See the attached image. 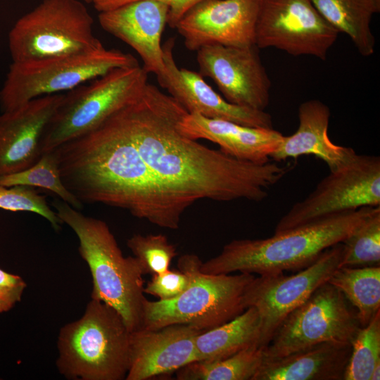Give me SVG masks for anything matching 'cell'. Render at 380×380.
Wrapping results in <instances>:
<instances>
[{
  "label": "cell",
  "mask_w": 380,
  "mask_h": 380,
  "mask_svg": "<svg viewBox=\"0 0 380 380\" xmlns=\"http://www.w3.org/2000/svg\"><path fill=\"white\" fill-rule=\"evenodd\" d=\"M0 185L37 186L53 193L78 210L84 207V203L64 185L55 151L43 153L39 160L27 169L0 177Z\"/></svg>",
  "instance_id": "4316f807"
},
{
  "label": "cell",
  "mask_w": 380,
  "mask_h": 380,
  "mask_svg": "<svg viewBox=\"0 0 380 380\" xmlns=\"http://www.w3.org/2000/svg\"><path fill=\"white\" fill-rule=\"evenodd\" d=\"M380 206V157L355 153L330 171L303 200L294 203L274 228V234L336 214Z\"/></svg>",
  "instance_id": "30bf717a"
},
{
  "label": "cell",
  "mask_w": 380,
  "mask_h": 380,
  "mask_svg": "<svg viewBox=\"0 0 380 380\" xmlns=\"http://www.w3.org/2000/svg\"><path fill=\"white\" fill-rule=\"evenodd\" d=\"M175 41V38H170L162 46L165 71L157 79L160 86L189 113L249 127L272 128V116L268 113L233 104L215 91L199 72L179 68L173 55Z\"/></svg>",
  "instance_id": "2e32d148"
},
{
  "label": "cell",
  "mask_w": 380,
  "mask_h": 380,
  "mask_svg": "<svg viewBox=\"0 0 380 380\" xmlns=\"http://www.w3.org/2000/svg\"><path fill=\"white\" fill-rule=\"evenodd\" d=\"M360 324L341 291L328 281L293 310L264 348L276 358L324 342L351 343Z\"/></svg>",
  "instance_id": "8fae6325"
},
{
  "label": "cell",
  "mask_w": 380,
  "mask_h": 380,
  "mask_svg": "<svg viewBox=\"0 0 380 380\" xmlns=\"http://www.w3.org/2000/svg\"><path fill=\"white\" fill-rule=\"evenodd\" d=\"M187 113L172 96L147 83L115 115L160 182L188 208L201 199L260 202L292 169L291 164L239 160L186 137L178 125Z\"/></svg>",
  "instance_id": "6da1fadb"
},
{
  "label": "cell",
  "mask_w": 380,
  "mask_h": 380,
  "mask_svg": "<svg viewBox=\"0 0 380 380\" xmlns=\"http://www.w3.org/2000/svg\"><path fill=\"white\" fill-rule=\"evenodd\" d=\"M84 2L87 3V4H91L93 2L94 0H83Z\"/></svg>",
  "instance_id": "d590c367"
},
{
  "label": "cell",
  "mask_w": 380,
  "mask_h": 380,
  "mask_svg": "<svg viewBox=\"0 0 380 380\" xmlns=\"http://www.w3.org/2000/svg\"><path fill=\"white\" fill-rule=\"evenodd\" d=\"M203 331L175 324L130 332L126 380H147L175 372L198 361L196 337Z\"/></svg>",
  "instance_id": "e0dca14e"
},
{
  "label": "cell",
  "mask_w": 380,
  "mask_h": 380,
  "mask_svg": "<svg viewBox=\"0 0 380 380\" xmlns=\"http://www.w3.org/2000/svg\"><path fill=\"white\" fill-rule=\"evenodd\" d=\"M26 287L20 276L0 268V313L9 311L20 302Z\"/></svg>",
  "instance_id": "836d02e7"
},
{
  "label": "cell",
  "mask_w": 380,
  "mask_h": 380,
  "mask_svg": "<svg viewBox=\"0 0 380 380\" xmlns=\"http://www.w3.org/2000/svg\"><path fill=\"white\" fill-rule=\"evenodd\" d=\"M127 246L138 260L144 274H157L170 269L177 255L176 247L162 234H136L127 241Z\"/></svg>",
  "instance_id": "f546056e"
},
{
  "label": "cell",
  "mask_w": 380,
  "mask_h": 380,
  "mask_svg": "<svg viewBox=\"0 0 380 380\" xmlns=\"http://www.w3.org/2000/svg\"><path fill=\"white\" fill-rule=\"evenodd\" d=\"M64 94L34 99L0 115V177L34 164L42 154V139Z\"/></svg>",
  "instance_id": "ac0fdd59"
},
{
  "label": "cell",
  "mask_w": 380,
  "mask_h": 380,
  "mask_svg": "<svg viewBox=\"0 0 380 380\" xmlns=\"http://www.w3.org/2000/svg\"><path fill=\"white\" fill-rule=\"evenodd\" d=\"M260 334L259 314L249 307L232 320L198 334V361L220 360L249 347L260 346Z\"/></svg>",
  "instance_id": "603a6c76"
},
{
  "label": "cell",
  "mask_w": 380,
  "mask_h": 380,
  "mask_svg": "<svg viewBox=\"0 0 380 380\" xmlns=\"http://www.w3.org/2000/svg\"><path fill=\"white\" fill-rule=\"evenodd\" d=\"M147 80L139 65L116 68L64 94L44 132L42 153L96 129L135 101Z\"/></svg>",
  "instance_id": "52a82bcc"
},
{
  "label": "cell",
  "mask_w": 380,
  "mask_h": 380,
  "mask_svg": "<svg viewBox=\"0 0 380 380\" xmlns=\"http://www.w3.org/2000/svg\"><path fill=\"white\" fill-rule=\"evenodd\" d=\"M169 11L164 3L141 0L100 12L98 19L106 32L135 50L148 74L159 78L165 71L161 37Z\"/></svg>",
  "instance_id": "d6986e66"
},
{
  "label": "cell",
  "mask_w": 380,
  "mask_h": 380,
  "mask_svg": "<svg viewBox=\"0 0 380 380\" xmlns=\"http://www.w3.org/2000/svg\"><path fill=\"white\" fill-rule=\"evenodd\" d=\"M338 34L311 0H259L255 31L258 49L273 47L325 60Z\"/></svg>",
  "instance_id": "4fadbf2b"
},
{
  "label": "cell",
  "mask_w": 380,
  "mask_h": 380,
  "mask_svg": "<svg viewBox=\"0 0 380 380\" xmlns=\"http://www.w3.org/2000/svg\"><path fill=\"white\" fill-rule=\"evenodd\" d=\"M342 242L326 249L311 265L290 276L284 273L255 277L243 294L246 308L254 307L260 316V347H266L285 318L302 305L340 267Z\"/></svg>",
  "instance_id": "7c38bea8"
},
{
  "label": "cell",
  "mask_w": 380,
  "mask_h": 380,
  "mask_svg": "<svg viewBox=\"0 0 380 380\" xmlns=\"http://www.w3.org/2000/svg\"><path fill=\"white\" fill-rule=\"evenodd\" d=\"M264 359V348L254 346L225 359L196 361L177 371L179 380H252Z\"/></svg>",
  "instance_id": "484cf974"
},
{
  "label": "cell",
  "mask_w": 380,
  "mask_h": 380,
  "mask_svg": "<svg viewBox=\"0 0 380 380\" xmlns=\"http://www.w3.org/2000/svg\"><path fill=\"white\" fill-rule=\"evenodd\" d=\"M201 263L196 254L179 257L177 267L189 277L187 288L170 300L146 299L141 328L156 329L184 324L206 331L232 320L246 309L243 294L255 276L245 272L206 274L201 270Z\"/></svg>",
  "instance_id": "8992f818"
},
{
  "label": "cell",
  "mask_w": 380,
  "mask_h": 380,
  "mask_svg": "<svg viewBox=\"0 0 380 380\" xmlns=\"http://www.w3.org/2000/svg\"><path fill=\"white\" fill-rule=\"evenodd\" d=\"M378 207V206H377ZM376 207H363L336 214L262 239H235L206 262V274L235 272L259 276L300 270L329 247L342 242Z\"/></svg>",
  "instance_id": "3957f363"
},
{
  "label": "cell",
  "mask_w": 380,
  "mask_h": 380,
  "mask_svg": "<svg viewBox=\"0 0 380 380\" xmlns=\"http://www.w3.org/2000/svg\"><path fill=\"white\" fill-rule=\"evenodd\" d=\"M180 132L191 139H206L234 158L254 163L270 161L284 135L273 128L254 127L234 122L187 113L178 125Z\"/></svg>",
  "instance_id": "ffe728a7"
},
{
  "label": "cell",
  "mask_w": 380,
  "mask_h": 380,
  "mask_svg": "<svg viewBox=\"0 0 380 380\" xmlns=\"http://www.w3.org/2000/svg\"><path fill=\"white\" fill-rule=\"evenodd\" d=\"M380 379V361L376 362L374 365L369 380H379Z\"/></svg>",
  "instance_id": "e575fe53"
},
{
  "label": "cell",
  "mask_w": 380,
  "mask_h": 380,
  "mask_svg": "<svg viewBox=\"0 0 380 380\" xmlns=\"http://www.w3.org/2000/svg\"><path fill=\"white\" fill-rule=\"evenodd\" d=\"M258 53L256 45L205 46L197 50L199 73L213 80L227 101L265 110L271 82Z\"/></svg>",
  "instance_id": "5bb4252c"
},
{
  "label": "cell",
  "mask_w": 380,
  "mask_h": 380,
  "mask_svg": "<svg viewBox=\"0 0 380 380\" xmlns=\"http://www.w3.org/2000/svg\"><path fill=\"white\" fill-rule=\"evenodd\" d=\"M340 267L380 265V206L343 241Z\"/></svg>",
  "instance_id": "83f0119b"
},
{
  "label": "cell",
  "mask_w": 380,
  "mask_h": 380,
  "mask_svg": "<svg viewBox=\"0 0 380 380\" xmlns=\"http://www.w3.org/2000/svg\"><path fill=\"white\" fill-rule=\"evenodd\" d=\"M380 361V311L365 327H360L351 343V354L343 380H369Z\"/></svg>",
  "instance_id": "f1b7e54d"
},
{
  "label": "cell",
  "mask_w": 380,
  "mask_h": 380,
  "mask_svg": "<svg viewBox=\"0 0 380 380\" xmlns=\"http://www.w3.org/2000/svg\"><path fill=\"white\" fill-rule=\"evenodd\" d=\"M94 20L79 0H43L20 17L8 33L13 62L84 53L103 45Z\"/></svg>",
  "instance_id": "9c48e42d"
},
{
  "label": "cell",
  "mask_w": 380,
  "mask_h": 380,
  "mask_svg": "<svg viewBox=\"0 0 380 380\" xmlns=\"http://www.w3.org/2000/svg\"><path fill=\"white\" fill-rule=\"evenodd\" d=\"M328 282L356 308L361 327L366 326L380 311V265L340 267Z\"/></svg>",
  "instance_id": "d4e9b609"
},
{
  "label": "cell",
  "mask_w": 380,
  "mask_h": 380,
  "mask_svg": "<svg viewBox=\"0 0 380 380\" xmlns=\"http://www.w3.org/2000/svg\"><path fill=\"white\" fill-rule=\"evenodd\" d=\"M53 151L64 185L82 203L122 208L160 227H179L189 208L160 182L115 114Z\"/></svg>",
  "instance_id": "7a4b0ae2"
},
{
  "label": "cell",
  "mask_w": 380,
  "mask_h": 380,
  "mask_svg": "<svg viewBox=\"0 0 380 380\" xmlns=\"http://www.w3.org/2000/svg\"><path fill=\"white\" fill-rule=\"evenodd\" d=\"M63 223L79 239V253L92 278L91 298L113 308L130 332L141 328L144 296L143 272L135 257L123 255L108 224L86 216L62 200L53 203Z\"/></svg>",
  "instance_id": "277c9868"
},
{
  "label": "cell",
  "mask_w": 380,
  "mask_h": 380,
  "mask_svg": "<svg viewBox=\"0 0 380 380\" xmlns=\"http://www.w3.org/2000/svg\"><path fill=\"white\" fill-rule=\"evenodd\" d=\"M0 208L12 212L26 211L39 215L59 231L63 224L48 205L44 196L27 186L0 185Z\"/></svg>",
  "instance_id": "4dcf8cb0"
},
{
  "label": "cell",
  "mask_w": 380,
  "mask_h": 380,
  "mask_svg": "<svg viewBox=\"0 0 380 380\" xmlns=\"http://www.w3.org/2000/svg\"><path fill=\"white\" fill-rule=\"evenodd\" d=\"M141 0H94L95 9L100 12L111 10L122 5ZM164 3L170 8L167 24L175 28L182 16L196 4L202 0H151Z\"/></svg>",
  "instance_id": "d6a6232c"
},
{
  "label": "cell",
  "mask_w": 380,
  "mask_h": 380,
  "mask_svg": "<svg viewBox=\"0 0 380 380\" xmlns=\"http://www.w3.org/2000/svg\"><path fill=\"white\" fill-rule=\"evenodd\" d=\"M259 0H202L179 20L175 28L189 50L213 44L255 45Z\"/></svg>",
  "instance_id": "9a60e30c"
},
{
  "label": "cell",
  "mask_w": 380,
  "mask_h": 380,
  "mask_svg": "<svg viewBox=\"0 0 380 380\" xmlns=\"http://www.w3.org/2000/svg\"><path fill=\"white\" fill-rule=\"evenodd\" d=\"M323 18L346 34L363 56L374 53L375 39L370 23L380 11V0H311Z\"/></svg>",
  "instance_id": "cb8c5ba5"
},
{
  "label": "cell",
  "mask_w": 380,
  "mask_h": 380,
  "mask_svg": "<svg viewBox=\"0 0 380 380\" xmlns=\"http://www.w3.org/2000/svg\"><path fill=\"white\" fill-rule=\"evenodd\" d=\"M129 337L130 331L118 312L91 298L83 315L60 329L58 372L69 379H125Z\"/></svg>",
  "instance_id": "5b68a950"
},
{
  "label": "cell",
  "mask_w": 380,
  "mask_h": 380,
  "mask_svg": "<svg viewBox=\"0 0 380 380\" xmlns=\"http://www.w3.org/2000/svg\"><path fill=\"white\" fill-rule=\"evenodd\" d=\"M330 115L329 107L319 100L312 99L301 103L298 108L297 130L290 136H284L270 158L281 162L312 155L324 162L329 171L344 165L356 152L330 139L328 134Z\"/></svg>",
  "instance_id": "44dd1931"
},
{
  "label": "cell",
  "mask_w": 380,
  "mask_h": 380,
  "mask_svg": "<svg viewBox=\"0 0 380 380\" xmlns=\"http://www.w3.org/2000/svg\"><path fill=\"white\" fill-rule=\"evenodd\" d=\"M351 343L324 342L262 360L252 380H343Z\"/></svg>",
  "instance_id": "7402d4cb"
},
{
  "label": "cell",
  "mask_w": 380,
  "mask_h": 380,
  "mask_svg": "<svg viewBox=\"0 0 380 380\" xmlns=\"http://www.w3.org/2000/svg\"><path fill=\"white\" fill-rule=\"evenodd\" d=\"M139 65L135 57L103 46L88 52L13 62L0 91L1 112L46 95L63 94L120 67Z\"/></svg>",
  "instance_id": "ba28073f"
},
{
  "label": "cell",
  "mask_w": 380,
  "mask_h": 380,
  "mask_svg": "<svg viewBox=\"0 0 380 380\" xmlns=\"http://www.w3.org/2000/svg\"><path fill=\"white\" fill-rule=\"evenodd\" d=\"M189 279L186 273L177 270H167L152 275L144 286V292L165 301L176 298L187 288Z\"/></svg>",
  "instance_id": "1f68e13d"
}]
</instances>
